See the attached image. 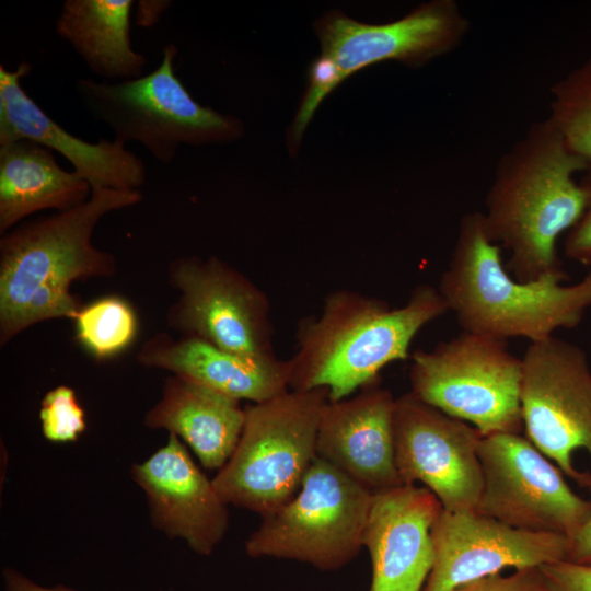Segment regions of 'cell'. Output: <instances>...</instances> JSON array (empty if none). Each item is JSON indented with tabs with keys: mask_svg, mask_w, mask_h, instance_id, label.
I'll use <instances>...</instances> for the list:
<instances>
[{
	"mask_svg": "<svg viewBox=\"0 0 591 591\" xmlns=\"http://www.w3.org/2000/svg\"><path fill=\"white\" fill-rule=\"evenodd\" d=\"M140 190L92 189L84 204L18 224L0 239V343L53 318L73 320V281L108 278L116 259L92 243L107 213L142 200Z\"/></svg>",
	"mask_w": 591,
	"mask_h": 591,
	"instance_id": "obj_1",
	"label": "cell"
},
{
	"mask_svg": "<svg viewBox=\"0 0 591 591\" xmlns=\"http://www.w3.org/2000/svg\"><path fill=\"white\" fill-rule=\"evenodd\" d=\"M588 166L547 118L532 124L500 157L482 213L489 237L510 252L508 271L518 280L565 271L557 241L584 210L575 176Z\"/></svg>",
	"mask_w": 591,
	"mask_h": 591,
	"instance_id": "obj_2",
	"label": "cell"
},
{
	"mask_svg": "<svg viewBox=\"0 0 591 591\" xmlns=\"http://www.w3.org/2000/svg\"><path fill=\"white\" fill-rule=\"evenodd\" d=\"M449 312L439 290L418 285L399 308L349 289L325 298L322 312L300 322L289 359V389L326 390L329 402L351 396L405 360L415 336Z\"/></svg>",
	"mask_w": 591,
	"mask_h": 591,
	"instance_id": "obj_3",
	"label": "cell"
},
{
	"mask_svg": "<svg viewBox=\"0 0 591 591\" xmlns=\"http://www.w3.org/2000/svg\"><path fill=\"white\" fill-rule=\"evenodd\" d=\"M566 279L565 271L529 281L510 276L483 213L472 211L461 218L438 290L463 332L536 343L575 328L591 309V273L572 285Z\"/></svg>",
	"mask_w": 591,
	"mask_h": 591,
	"instance_id": "obj_4",
	"label": "cell"
},
{
	"mask_svg": "<svg viewBox=\"0 0 591 591\" xmlns=\"http://www.w3.org/2000/svg\"><path fill=\"white\" fill-rule=\"evenodd\" d=\"M177 48L167 44L151 72L125 81L78 79L76 93L96 120L107 125L114 140L136 141L162 164L179 147L221 144L240 139L242 121L195 101L175 74Z\"/></svg>",
	"mask_w": 591,
	"mask_h": 591,
	"instance_id": "obj_5",
	"label": "cell"
},
{
	"mask_svg": "<svg viewBox=\"0 0 591 591\" xmlns=\"http://www.w3.org/2000/svg\"><path fill=\"white\" fill-rule=\"evenodd\" d=\"M326 390L294 391L245 407L235 450L212 479L230 506L262 518L288 502L316 459Z\"/></svg>",
	"mask_w": 591,
	"mask_h": 591,
	"instance_id": "obj_6",
	"label": "cell"
},
{
	"mask_svg": "<svg viewBox=\"0 0 591 591\" xmlns=\"http://www.w3.org/2000/svg\"><path fill=\"white\" fill-rule=\"evenodd\" d=\"M410 359V392L426 404L472 424L483 437L522 431V360L507 341L462 332Z\"/></svg>",
	"mask_w": 591,
	"mask_h": 591,
	"instance_id": "obj_7",
	"label": "cell"
},
{
	"mask_svg": "<svg viewBox=\"0 0 591 591\" xmlns=\"http://www.w3.org/2000/svg\"><path fill=\"white\" fill-rule=\"evenodd\" d=\"M372 495L316 456L298 493L262 518L245 541V553L338 570L363 547Z\"/></svg>",
	"mask_w": 591,
	"mask_h": 591,
	"instance_id": "obj_8",
	"label": "cell"
},
{
	"mask_svg": "<svg viewBox=\"0 0 591 591\" xmlns=\"http://www.w3.org/2000/svg\"><path fill=\"white\" fill-rule=\"evenodd\" d=\"M522 360L520 402L526 438L563 474L591 489V369L584 350L552 336Z\"/></svg>",
	"mask_w": 591,
	"mask_h": 591,
	"instance_id": "obj_9",
	"label": "cell"
},
{
	"mask_svg": "<svg viewBox=\"0 0 591 591\" xmlns=\"http://www.w3.org/2000/svg\"><path fill=\"white\" fill-rule=\"evenodd\" d=\"M478 457L484 484L477 512L570 541L591 515V500L575 494L561 471L520 433L483 437Z\"/></svg>",
	"mask_w": 591,
	"mask_h": 591,
	"instance_id": "obj_10",
	"label": "cell"
},
{
	"mask_svg": "<svg viewBox=\"0 0 591 591\" xmlns=\"http://www.w3.org/2000/svg\"><path fill=\"white\" fill-rule=\"evenodd\" d=\"M169 278L179 292L167 312L175 331L240 355L276 356L268 297L241 271L216 256L179 257Z\"/></svg>",
	"mask_w": 591,
	"mask_h": 591,
	"instance_id": "obj_11",
	"label": "cell"
},
{
	"mask_svg": "<svg viewBox=\"0 0 591 591\" xmlns=\"http://www.w3.org/2000/svg\"><path fill=\"white\" fill-rule=\"evenodd\" d=\"M393 429L403 484L422 483L447 511L476 509L484 480L475 427L408 392L395 401Z\"/></svg>",
	"mask_w": 591,
	"mask_h": 591,
	"instance_id": "obj_12",
	"label": "cell"
},
{
	"mask_svg": "<svg viewBox=\"0 0 591 591\" xmlns=\"http://www.w3.org/2000/svg\"><path fill=\"white\" fill-rule=\"evenodd\" d=\"M470 27L455 0H431L383 24L361 23L337 11L315 24L321 56L333 63L339 83L381 61L422 66L453 51Z\"/></svg>",
	"mask_w": 591,
	"mask_h": 591,
	"instance_id": "obj_13",
	"label": "cell"
},
{
	"mask_svg": "<svg viewBox=\"0 0 591 591\" xmlns=\"http://www.w3.org/2000/svg\"><path fill=\"white\" fill-rule=\"evenodd\" d=\"M434 560L422 591H455L502 569L566 560L570 538L515 529L476 510H442L432 526Z\"/></svg>",
	"mask_w": 591,
	"mask_h": 591,
	"instance_id": "obj_14",
	"label": "cell"
},
{
	"mask_svg": "<svg viewBox=\"0 0 591 591\" xmlns=\"http://www.w3.org/2000/svg\"><path fill=\"white\" fill-rule=\"evenodd\" d=\"M142 489L152 525L169 538H182L199 555H210L229 526L228 505L174 433L148 459L131 467Z\"/></svg>",
	"mask_w": 591,
	"mask_h": 591,
	"instance_id": "obj_15",
	"label": "cell"
},
{
	"mask_svg": "<svg viewBox=\"0 0 591 591\" xmlns=\"http://www.w3.org/2000/svg\"><path fill=\"white\" fill-rule=\"evenodd\" d=\"M443 507L426 487L403 484L372 495L363 533L369 591H422L434 560L432 526Z\"/></svg>",
	"mask_w": 591,
	"mask_h": 591,
	"instance_id": "obj_16",
	"label": "cell"
},
{
	"mask_svg": "<svg viewBox=\"0 0 591 591\" xmlns=\"http://www.w3.org/2000/svg\"><path fill=\"white\" fill-rule=\"evenodd\" d=\"M392 393L379 379L322 410L316 456L372 494L403 485L394 450Z\"/></svg>",
	"mask_w": 591,
	"mask_h": 591,
	"instance_id": "obj_17",
	"label": "cell"
},
{
	"mask_svg": "<svg viewBox=\"0 0 591 591\" xmlns=\"http://www.w3.org/2000/svg\"><path fill=\"white\" fill-rule=\"evenodd\" d=\"M31 69L27 62L15 70L0 66V144L31 140L65 157L92 189L139 190L146 183L143 161L114 139L88 142L57 124L21 84Z\"/></svg>",
	"mask_w": 591,
	"mask_h": 591,
	"instance_id": "obj_18",
	"label": "cell"
},
{
	"mask_svg": "<svg viewBox=\"0 0 591 591\" xmlns=\"http://www.w3.org/2000/svg\"><path fill=\"white\" fill-rule=\"evenodd\" d=\"M138 361L148 368L166 370L236 401H268L287 392L289 360L251 357L216 347L205 340L184 336L173 340L164 333L146 341Z\"/></svg>",
	"mask_w": 591,
	"mask_h": 591,
	"instance_id": "obj_19",
	"label": "cell"
},
{
	"mask_svg": "<svg viewBox=\"0 0 591 591\" xmlns=\"http://www.w3.org/2000/svg\"><path fill=\"white\" fill-rule=\"evenodd\" d=\"M244 422L240 401L176 375L166 379L160 401L143 418L147 428L174 433L202 466L218 471L235 450Z\"/></svg>",
	"mask_w": 591,
	"mask_h": 591,
	"instance_id": "obj_20",
	"label": "cell"
},
{
	"mask_svg": "<svg viewBox=\"0 0 591 591\" xmlns=\"http://www.w3.org/2000/svg\"><path fill=\"white\" fill-rule=\"evenodd\" d=\"M91 194L90 184L76 171L63 170L51 149L26 139L0 144L1 235L30 215L72 209Z\"/></svg>",
	"mask_w": 591,
	"mask_h": 591,
	"instance_id": "obj_21",
	"label": "cell"
},
{
	"mask_svg": "<svg viewBox=\"0 0 591 591\" xmlns=\"http://www.w3.org/2000/svg\"><path fill=\"white\" fill-rule=\"evenodd\" d=\"M131 0H66L55 21L57 35L106 81L143 76L148 63L130 42Z\"/></svg>",
	"mask_w": 591,
	"mask_h": 591,
	"instance_id": "obj_22",
	"label": "cell"
},
{
	"mask_svg": "<svg viewBox=\"0 0 591 591\" xmlns=\"http://www.w3.org/2000/svg\"><path fill=\"white\" fill-rule=\"evenodd\" d=\"M73 321L77 340L97 360L121 354L138 333L134 308L118 296L103 297L81 306Z\"/></svg>",
	"mask_w": 591,
	"mask_h": 591,
	"instance_id": "obj_23",
	"label": "cell"
},
{
	"mask_svg": "<svg viewBox=\"0 0 591 591\" xmlns=\"http://www.w3.org/2000/svg\"><path fill=\"white\" fill-rule=\"evenodd\" d=\"M546 118L570 151L591 165V57L552 85Z\"/></svg>",
	"mask_w": 591,
	"mask_h": 591,
	"instance_id": "obj_24",
	"label": "cell"
},
{
	"mask_svg": "<svg viewBox=\"0 0 591 591\" xmlns=\"http://www.w3.org/2000/svg\"><path fill=\"white\" fill-rule=\"evenodd\" d=\"M44 437L51 442H73L85 430V413L73 389L59 385L48 391L39 409Z\"/></svg>",
	"mask_w": 591,
	"mask_h": 591,
	"instance_id": "obj_25",
	"label": "cell"
},
{
	"mask_svg": "<svg viewBox=\"0 0 591 591\" xmlns=\"http://www.w3.org/2000/svg\"><path fill=\"white\" fill-rule=\"evenodd\" d=\"M579 183L586 206L580 219L566 234L564 253L571 260L591 267V165L583 171Z\"/></svg>",
	"mask_w": 591,
	"mask_h": 591,
	"instance_id": "obj_26",
	"label": "cell"
},
{
	"mask_svg": "<svg viewBox=\"0 0 591 591\" xmlns=\"http://www.w3.org/2000/svg\"><path fill=\"white\" fill-rule=\"evenodd\" d=\"M455 591H546L540 567L518 569L502 577L499 573L466 583Z\"/></svg>",
	"mask_w": 591,
	"mask_h": 591,
	"instance_id": "obj_27",
	"label": "cell"
},
{
	"mask_svg": "<svg viewBox=\"0 0 591 591\" xmlns=\"http://www.w3.org/2000/svg\"><path fill=\"white\" fill-rule=\"evenodd\" d=\"M540 569L546 591H591V566L557 560Z\"/></svg>",
	"mask_w": 591,
	"mask_h": 591,
	"instance_id": "obj_28",
	"label": "cell"
},
{
	"mask_svg": "<svg viewBox=\"0 0 591 591\" xmlns=\"http://www.w3.org/2000/svg\"><path fill=\"white\" fill-rule=\"evenodd\" d=\"M566 560L591 566V515L571 538Z\"/></svg>",
	"mask_w": 591,
	"mask_h": 591,
	"instance_id": "obj_29",
	"label": "cell"
},
{
	"mask_svg": "<svg viewBox=\"0 0 591 591\" xmlns=\"http://www.w3.org/2000/svg\"><path fill=\"white\" fill-rule=\"evenodd\" d=\"M2 580L5 591H76L61 584L40 586L13 568L2 570Z\"/></svg>",
	"mask_w": 591,
	"mask_h": 591,
	"instance_id": "obj_30",
	"label": "cell"
},
{
	"mask_svg": "<svg viewBox=\"0 0 591 591\" xmlns=\"http://www.w3.org/2000/svg\"><path fill=\"white\" fill-rule=\"evenodd\" d=\"M172 5L169 0H140L137 4L136 23L139 26L155 25L162 14Z\"/></svg>",
	"mask_w": 591,
	"mask_h": 591,
	"instance_id": "obj_31",
	"label": "cell"
}]
</instances>
